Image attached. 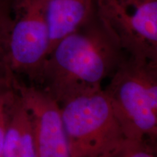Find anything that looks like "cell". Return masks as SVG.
I'll return each mask as SVG.
<instances>
[{
    "instance_id": "6",
    "label": "cell",
    "mask_w": 157,
    "mask_h": 157,
    "mask_svg": "<svg viewBox=\"0 0 157 157\" xmlns=\"http://www.w3.org/2000/svg\"><path fill=\"white\" fill-rule=\"evenodd\" d=\"M11 84L31 114L36 157H72L58 102L46 91L20 83L14 74Z\"/></svg>"
},
{
    "instance_id": "4",
    "label": "cell",
    "mask_w": 157,
    "mask_h": 157,
    "mask_svg": "<svg viewBox=\"0 0 157 157\" xmlns=\"http://www.w3.org/2000/svg\"><path fill=\"white\" fill-rule=\"evenodd\" d=\"M49 0H13L6 63L13 74L40 78L50 48Z\"/></svg>"
},
{
    "instance_id": "8",
    "label": "cell",
    "mask_w": 157,
    "mask_h": 157,
    "mask_svg": "<svg viewBox=\"0 0 157 157\" xmlns=\"http://www.w3.org/2000/svg\"><path fill=\"white\" fill-rule=\"evenodd\" d=\"M2 157H36L31 114L15 90L9 110Z\"/></svg>"
},
{
    "instance_id": "3",
    "label": "cell",
    "mask_w": 157,
    "mask_h": 157,
    "mask_svg": "<svg viewBox=\"0 0 157 157\" xmlns=\"http://www.w3.org/2000/svg\"><path fill=\"white\" fill-rule=\"evenodd\" d=\"M72 157H98L124 138L109 96L102 88L60 105Z\"/></svg>"
},
{
    "instance_id": "1",
    "label": "cell",
    "mask_w": 157,
    "mask_h": 157,
    "mask_svg": "<svg viewBox=\"0 0 157 157\" xmlns=\"http://www.w3.org/2000/svg\"><path fill=\"white\" fill-rule=\"evenodd\" d=\"M128 56L105 29L97 15L52 48L40 78L46 92L61 105L82 93L101 89Z\"/></svg>"
},
{
    "instance_id": "9",
    "label": "cell",
    "mask_w": 157,
    "mask_h": 157,
    "mask_svg": "<svg viewBox=\"0 0 157 157\" xmlns=\"http://www.w3.org/2000/svg\"><path fill=\"white\" fill-rule=\"evenodd\" d=\"M98 157H155V153L146 139L124 137L115 147Z\"/></svg>"
},
{
    "instance_id": "7",
    "label": "cell",
    "mask_w": 157,
    "mask_h": 157,
    "mask_svg": "<svg viewBox=\"0 0 157 157\" xmlns=\"http://www.w3.org/2000/svg\"><path fill=\"white\" fill-rule=\"evenodd\" d=\"M95 14V0H49L47 17L50 52L63 38L75 31Z\"/></svg>"
},
{
    "instance_id": "11",
    "label": "cell",
    "mask_w": 157,
    "mask_h": 157,
    "mask_svg": "<svg viewBox=\"0 0 157 157\" xmlns=\"http://www.w3.org/2000/svg\"><path fill=\"white\" fill-rule=\"evenodd\" d=\"M15 95L11 79L0 82V157L2 155L4 140L8 121L9 110Z\"/></svg>"
},
{
    "instance_id": "5",
    "label": "cell",
    "mask_w": 157,
    "mask_h": 157,
    "mask_svg": "<svg viewBox=\"0 0 157 157\" xmlns=\"http://www.w3.org/2000/svg\"><path fill=\"white\" fill-rule=\"evenodd\" d=\"M95 7L127 56L157 61V0H95Z\"/></svg>"
},
{
    "instance_id": "10",
    "label": "cell",
    "mask_w": 157,
    "mask_h": 157,
    "mask_svg": "<svg viewBox=\"0 0 157 157\" xmlns=\"http://www.w3.org/2000/svg\"><path fill=\"white\" fill-rule=\"evenodd\" d=\"M13 0H0V74L7 76V42L12 23ZM8 78H0V82Z\"/></svg>"
},
{
    "instance_id": "2",
    "label": "cell",
    "mask_w": 157,
    "mask_h": 157,
    "mask_svg": "<svg viewBox=\"0 0 157 157\" xmlns=\"http://www.w3.org/2000/svg\"><path fill=\"white\" fill-rule=\"evenodd\" d=\"M105 90L126 138L157 135V61L127 56Z\"/></svg>"
}]
</instances>
